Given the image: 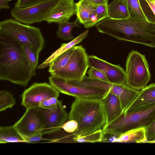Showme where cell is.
<instances>
[{"mask_svg":"<svg viewBox=\"0 0 155 155\" xmlns=\"http://www.w3.org/2000/svg\"><path fill=\"white\" fill-rule=\"evenodd\" d=\"M44 118L43 134H50L60 131L68 119V114L64 109L62 101H59L57 108L51 110L39 107Z\"/></svg>","mask_w":155,"mask_h":155,"instance_id":"4fadbf2b","label":"cell"},{"mask_svg":"<svg viewBox=\"0 0 155 155\" xmlns=\"http://www.w3.org/2000/svg\"><path fill=\"white\" fill-rule=\"evenodd\" d=\"M33 76L21 45L0 35V80L26 87Z\"/></svg>","mask_w":155,"mask_h":155,"instance_id":"6da1fadb","label":"cell"},{"mask_svg":"<svg viewBox=\"0 0 155 155\" xmlns=\"http://www.w3.org/2000/svg\"><path fill=\"white\" fill-rule=\"evenodd\" d=\"M97 5L86 0H80L75 3V15L80 23L83 25L89 20L91 15L95 12Z\"/></svg>","mask_w":155,"mask_h":155,"instance_id":"44dd1931","label":"cell"},{"mask_svg":"<svg viewBox=\"0 0 155 155\" xmlns=\"http://www.w3.org/2000/svg\"><path fill=\"white\" fill-rule=\"evenodd\" d=\"M130 19L147 20L141 8L139 0H126Z\"/></svg>","mask_w":155,"mask_h":155,"instance_id":"484cf974","label":"cell"},{"mask_svg":"<svg viewBox=\"0 0 155 155\" xmlns=\"http://www.w3.org/2000/svg\"><path fill=\"white\" fill-rule=\"evenodd\" d=\"M78 127L77 122L74 120H68L62 126L61 128L69 133H72L75 132Z\"/></svg>","mask_w":155,"mask_h":155,"instance_id":"836d02e7","label":"cell"},{"mask_svg":"<svg viewBox=\"0 0 155 155\" xmlns=\"http://www.w3.org/2000/svg\"><path fill=\"white\" fill-rule=\"evenodd\" d=\"M153 4L155 5V0L151 1Z\"/></svg>","mask_w":155,"mask_h":155,"instance_id":"ab89813d","label":"cell"},{"mask_svg":"<svg viewBox=\"0 0 155 155\" xmlns=\"http://www.w3.org/2000/svg\"><path fill=\"white\" fill-rule=\"evenodd\" d=\"M7 0H0V9H8L10 8L8 2Z\"/></svg>","mask_w":155,"mask_h":155,"instance_id":"f35d334b","label":"cell"},{"mask_svg":"<svg viewBox=\"0 0 155 155\" xmlns=\"http://www.w3.org/2000/svg\"><path fill=\"white\" fill-rule=\"evenodd\" d=\"M59 92L46 82L34 83L21 95V104L26 109L38 107L45 100L53 97L58 98Z\"/></svg>","mask_w":155,"mask_h":155,"instance_id":"30bf717a","label":"cell"},{"mask_svg":"<svg viewBox=\"0 0 155 155\" xmlns=\"http://www.w3.org/2000/svg\"><path fill=\"white\" fill-rule=\"evenodd\" d=\"M9 2V1H11L12 0H7Z\"/></svg>","mask_w":155,"mask_h":155,"instance_id":"60d3db41","label":"cell"},{"mask_svg":"<svg viewBox=\"0 0 155 155\" xmlns=\"http://www.w3.org/2000/svg\"><path fill=\"white\" fill-rule=\"evenodd\" d=\"M88 29L81 33L69 42L63 43L61 47L54 51L46 60L37 67L38 69H42L49 67L51 63L56 58L73 47L81 42L87 36Z\"/></svg>","mask_w":155,"mask_h":155,"instance_id":"ac0fdd59","label":"cell"},{"mask_svg":"<svg viewBox=\"0 0 155 155\" xmlns=\"http://www.w3.org/2000/svg\"><path fill=\"white\" fill-rule=\"evenodd\" d=\"M26 109L23 116L14 125L20 134L27 138L42 132L44 118L39 107Z\"/></svg>","mask_w":155,"mask_h":155,"instance_id":"8fae6325","label":"cell"},{"mask_svg":"<svg viewBox=\"0 0 155 155\" xmlns=\"http://www.w3.org/2000/svg\"><path fill=\"white\" fill-rule=\"evenodd\" d=\"M138 91L125 84H112L109 93L116 96L120 101L123 112H125L137 96Z\"/></svg>","mask_w":155,"mask_h":155,"instance_id":"e0dca14e","label":"cell"},{"mask_svg":"<svg viewBox=\"0 0 155 155\" xmlns=\"http://www.w3.org/2000/svg\"><path fill=\"white\" fill-rule=\"evenodd\" d=\"M155 120V105L138 110L123 112L102 129L103 135L118 136L129 131L148 127Z\"/></svg>","mask_w":155,"mask_h":155,"instance_id":"5b68a950","label":"cell"},{"mask_svg":"<svg viewBox=\"0 0 155 155\" xmlns=\"http://www.w3.org/2000/svg\"><path fill=\"white\" fill-rule=\"evenodd\" d=\"M88 2L96 5H108V0H86Z\"/></svg>","mask_w":155,"mask_h":155,"instance_id":"74e56055","label":"cell"},{"mask_svg":"<svg viewBox=\"0 0 155 155\" xmlns=\"http://www.w3.org/2000/svg\"><path fill=\"white\" fill-rule=\"evenodd\" d=\"M57 97H53L48 98L40 105L39 107L51 110H56L58 107L59 101Z\"/></svg>","mask_w":155,"mask_h":155,"instance_id":"f546056e","label":"cell"},{"mask_svg":"<svg viewBox=\"0 0 155 155\" xmlns=\"http://www.w3.org/2000/svg\"><path fill=\"white\" fill-rule=\"evenodd\" d=\"M125 66L126 85L137 90L147 86L150 80V74L144 55L132 50L127 58Z\"/></svg>","mask_w":155,"mask_h":155,"instance_id":"52a82bcc","label":"cell"},{"mask_svg":"<svg viewBox=\"0 0 155 155\" xmlns=\"http://www.w3.org/2000/svg\"><path fill=\"white\" fill-rule=\"evenodd\" d=\"M108 5L103 4L97 5L95 8V12L97 15L104 19L109 17Z\"/></svg>","mask_w":155,"mask_h":155,"instance_id":"e575fe53","label":"cell"},{"mask_svg":"<svg viewBox=\"0 0 155 155\" xmlns=\"http://www.w3.org/2000/svg\"><path fill=\"white\" fill-rule=\"evenodd\" d=\"M24 142L27 143L26 138L19 132L14 125L0 127V143Z\"/></svg>","mask_w":155,"mask_h":155,"instance_id":"7402d4cb","label":"cell"},{"mask_svg":"<svg viewBox=\"0 0 155 155\" xmlns=\"http://www.w3.org/2000/svg\"><path fill=\"white\" fill-rule=\"evenodd\" d=\"M109 17L117 19L129 18L130 14L126 0H113L108 5Z\"/></svg>","mask_w":155,"mask_h":155,"instance_id":"ffe728a7","label":"cell"},{"mask_svg":"<svg viewBox=\"0 0 155 155\" xmlns=\"http://www.w3.org/2000/svg\"><path fill=\"white\" fill-rule=\"evenodd\" d=\"M100 32L125 41L155 48V23L130 18H106L95 25Z\"/></svg>","mask_w":155,"mask_h":155,"instance_id":"7a4b0ae2","label":"cell"},{"mask_svg":"<svg viewBox=\"0 0 155 155\" xmlns=\"http://www.w3.org/2000/svg\"><path fill=\"white\" fill-rule=\"evenodd\" d=\"M74 98L68 116L78 124L73 133L82 136L102 129L106 123L102 99Z\"/></svg>","mask_w":155,"mask_h":155,"instance_id":"3957f363","label":"cell"},{"mask_svg":"<svg viewBox=\"0 0 155 155\" xmlns=\"http://www.w3.org/2000/svg\"><path fill=\"white\" fill-rule=\"evenodd\" d=\"M15 101L12 95L5 90L0 91V111H3L12 108L15 104Z\"/></svg>","mask_w":155,"mask_h":155,"instance_id":"83f0119b","label":"cell"},{"mask_svg":"<svg viewBox=\"0 0 155 155\" xmlns=\"http://www.w3.org/2000/svg\"><path fill=\"white\" fill-rule=\"evenodd\" d=\"M155 105V83L143 88L138 94L127 110L123 112L134 111Z\"/></svg>","mask_w":155,"mask_h":155,"instance_id":"9a60e30c","label":"cell"},{"mask_svg":"<svg viewBox=\"0 0 155 155\" xmlns=\"http://www.w3.org/2000/svg\"><path fill=\"white\" fill-rule=\"evenodd\" d=\"M87 73L88 76L91 78L108 82L104 74L101 71L96 68H90Z\"/></svg>","mask_w":155,"mask_h":155,"instance_id":"1f68e13d","label":"cell"},{"mask_svg":"<svg viewBox=\"0 0 155 155\" xmlns=\"http://www.w3.org/2000/svg\"><path fill=\"white\" fill-rule=\"evenodd\" d=\"M43 135L42 132L35 134L31 137L26 138L27 143H31L41 141L43 139L42 138Z\"/></svg>","mask_w":155,"mask_h":155,"instance_id":"8d00e7d4","label":"cell"},{"mask_svg":"<svg viewBox=\"0 0 155 155\" xmlns=\"http://www.w3.org/2000/svg\"><path fill=\"white\" fill-rule=\"evenodd\" d=\"M103 19V18L97 15L95 12L91 15L89 20L83 25L85 28H89L95 26L97 24Z\"/></svg>","mask_w":155,"mask_h":155,"instance_id":"d590c367","label":"cell"},{"mask_svg":"<svg viewBox=\"0 0 155 155\" xmlns=\"http://www.w3.org/2000/svg\"><path fill=\"white\" fill-rule=\"evenodd\" d=\"M48 0H17L15 2L14 7L17 8H24Z\"/></svg>","mask_w":155,"mask_h":155,"instance_id":"d6a6232c","label":"cell"},{"mask_svg":"<svg viewBox=\"0 0 155 155\" xmlns=\"http://www.w3.org/2000/svg\"><path fill=\"white\" fill-rule=\"evenodd\" d=\"M50 84L59 92L74 97L86 99H102L108 92L100 88L102 80L85 75L81 79L68 81L51 75Z\"/></svg>","mask_w":155,"mask_h":155,"instance_id":"277c9868","label":"cell"},{"mask_svg":"<svg viewBox=\"0 0 155 155\" xmlns=\"http://www.w3.org/2000/svg\"><path fill=\"white\" fill-rule=\"evenodd\" d=\"M146 140L145 128H141L130 130L117 137H112L107 142L140 143L145 142Z\"/></svg>","mask_w":155,"mask_h":155,"instance_id":"d6986e66","label":"cell"},{"mask_svg":"<svg viewBox=\"0 0 155 155\" xmlns=\"http://www.w3.org/2000/svg\"><path fill=\"white\" fill-rule=\"evenodd\" d=\"M145 129L146 142L155 143V120Z\"/></svg>","mask_w":155,"mask_h":155,"instance_id":"4dcf8cb0","label":"cell"},{"mask_svg":"<svg viewBox=\"0 0 155 155\" xmlns=\"http://www.w3.org/2000/svg\"><path fill=\"white\" fill-rule=\"evenodd\" d=\"M21 46L29 64L32 74L34 76L36 75L35 71L37 67L40 52L29 45H23Z\"/></svg>","mask_w":155,"mask_h":155,"instance_id":"d4e9b609","label":"cell"},{"mask_svg":"<svg viewBox=\"0 0 155 155\" xmlns=\"http://www.w3.org/2000/svg\"><path fill=\"white\" fill-rule=\"evenodd\" d=\"M151 0V1H153V0Z\"/></svg>","mask_w":155,"mask_h":155,"instance_id":"b9f144b4","label":"cell"},{"mask_svg":"<svg viewBox=\"0 0 155 155\" xmlns=\"http://www.w3.org/2000/svg\"><path fill=\"white\" fill-rule=\"evenodd\" d=\"M75 4L74 0H58L44 21L48 24L68 21L75 14Z\"/></svg>","mask_w":155,"mask_h":155,"instance_id":"5bb4252c","label":"cell"},{"mask_svg":"<svg viewBox=\"0 0 155 155\" xmlns=\"http://www.w3.org/2000/svg\"><path fill=\"white\" fill-rule=\"evenodd\" d=\"M0 35L12 39L21 45L30 46L40 52L44 45L45 40L39 28L12 18L0 21Z\"/></svg>","mask_w":155,"mask_h":155,"instance_id":"8992f818","label":"cell"},{"mask_svg":"<svg viewBox=\"0 0 155 155\" xmlns=\"http://www.w3.org/2000/svg\"><path fill=\"white\" fill-rule=\"evenodd\" d=\"M88 60L89 68H93L101 71L108 82L119 85L125 84V71L120 65L111 64L93 55H88Z\"/></svg>","mask_w":155,"mask_h":155,"instance_id":"7c38bea8","label":"cell"},{"mask_svg":"<svg viewBox=\"0 0 155 155\" xmlns=\"http://www.w3.org/2000/svg\"><path fill=\"white\" fill-rule=\"evenodd\" d=\"M74 46L56 58L49 66V72L51 74L64 67L68 63L73 52Z\"/></svg>","mask_w":155,"mask_h":155,"instance_id":"cb8c5ba5","label":"cell"},{"mask_svg":"<svg viewBox=\"0 0 155 155\" xmlns=\"http://www.w3.org/2000/svg\"><path fill=\"white\" fill-rule=\"evenodd\" d=\"M102 101L106 119L105 125H106L117 118L123 111L118 98L111 93L108 92L102 98Z\"/></svg>","mask_w":155,"mask_h":155,"instance_id":"2e32d148","label":"cell"},{"mask_svg":"<svg viewBox=\"0 0 155 155\" xmlns=\"http://www.w3.org/2000/svg\"><path fill=\"white\" fill-rule=\"evenodd\" d=\"M104 135L102 129L82 136H75L73 140L75 142L95 143L102 142Z\"/></svg>","mask_w":155,"mask_h":155,"instance_id":"4316f807","label":"cell"},{"mask_svg":"<svg viewBox=\"0 0 155 155\" xmlns=\"http://www.w3.org/2000/svg\"><path fill=\"white\" fill-rule=\"evenodd\" d=\"M78 21L77 18L74 21L71 22L68 21L58 23V27L56 32L57 37L66 41L72 40L74 39V38L71 31L74 27H81L78 25Z\"/></svg>","mask_w":155,"mask_h":155,"instance_id":"603a6c76","label":"cell"},{"mask_svg":"<svg viewBox=\"0 0 155 155\" xmlns=\"http://www.w3.org/2000/svg\"><path fill=\"white\" fill-rule=\"evenodd\" d=\"M147 20L155 23V5L150 0H139Z\"/></svg>","mask_w":155,"mask_h":155,"instance_id":"f1b7e54d","label":"cell"},{"mask_svg":"<svg viewBox=\"0 0 155 155\" xmlns=\"http://www.w3.org/2000/svg\"><path fill=\"white\" fill-rule=\"evenodd\" d=\"M58 0H48L36 5L24 8L14 7L10 11L15 20L30 25L44 21L51 10Z\"/></svg>","mask_w":155,"mask_h":155,"instance_id":"9c48e42d","label":"cell"},{"mask_svg":"<svg viewBox=\"0 0 155 155\" xmlns=\"http://www.w3.org/2000/svg\"><path fill=\"white\" fill-rule=\"evenodd\" d=\"M88 56L86 49L82 45L75 46L67 64L62 68L50 74L68 81L81 79L86 75L89 68Z\"/></svg>","mask_w":155,"mask_h":155,"instance_id":"ba28073f","label":"cell"}]
</instances>
